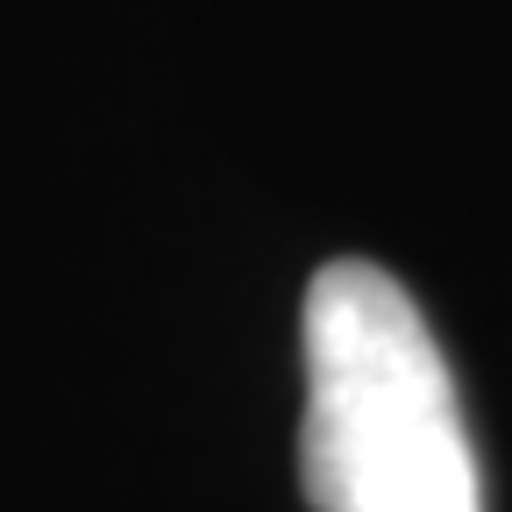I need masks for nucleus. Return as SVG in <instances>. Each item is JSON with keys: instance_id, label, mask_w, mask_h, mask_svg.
Instances as JSON below:
<instances>
[{"instance_id": "1", "label": "nucleus", "mask_w": 512, "mask_h": 512, "mask_svg": "<svg viewBox=\"0 0 512 512\" xmlns=\"http://www.w3.org/2000/svg\"><path fill=\"white\" fill-rule=\"evenodd\" d=\"M313 512H484L470 413L413 292L363 256L320 264L299 313Z\"/></svg>"}]
</instances>
